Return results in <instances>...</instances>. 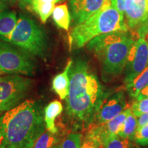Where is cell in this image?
<instances>
[{"mask_svg": "<svg viewBox=\"0 0 148 148\" xmlns=\"http://www.w3.org/2000/svg\"><path fill=\"white\" fill-rule=\"evenodd\" d=\"M69 75L65 114L73 130H88L95 121L107 91L84 59L73 60Z\"/></svg>", "mask_w": 148, "mask_h": 148, "instance_id": "cell-1", "label": "cell"}, {"mask_svg": "<svg viewBox=\"0 0 148 148\" xmlns=\"http://www.w3.org/2000/svg\"><path fill=\"white\" fill-rule=\"evenodd\" d=\"M44 108L26 100L0 117V148H32L45 131Z\"/></svg>", "mask_w": 148, "mask_h": 148, "instance_id": "cell-2", "label": "cell"}, {"mask_svg": "<svg viewBox=\"0 0 148 148\" xmlns=\"http://www.w3.org/2000/svg\"><path fill=\"white\" fill-rule=\"evenodd\" d=\"M136 40L132 33L118 31L99 35L86 44L100 61L103 80L109 82L123 71L129 51Z\"/></svg>", "mask_w": 148, "mask_h": 148, "instance_id": "cell-3", "label": "cell"}, {"mask_svg": "<svg viewBox=\"0 0 148 148\" xmlns=\"http://www.w3.org/2000/svg\"><path fill=\"white\" fill-rule=\"evenodd\" d=\"M127 30L124 15L112 6L110 0H106L97 12L74 27L69 36L70 46L78 49L99 35Z\"/></svg>", "mask_w": 148, "mask_h": 148, "instance_id": "cell-4", "label": "cell"}, {"mask_svg": "<svg viewBox=\"0 0 148 148\" xmlns=\"http://www.w3.org/2000/svg\"><path fill=\"white\" fill-rule=\"evenodd\" d=\"M9 42L32 56L42 59L47 56L48 39L45 31L25 14H20Z\"/></svg>", "mask_w": 148, "mask_h": 148, "instance_id": "cell-5", "label": "cell"}, {"mask_svg": "<svg viewBox=\"0 0 148 148\" xmlns=\"http://www.w3.org/2000/svg\"><path fill=\"white\" fill-rule=\"evenodd\" d=\"M32 56L10 42L0 40V76L34 75L36 64Z\"/></svg>", "mask_w": 148, "mask_h": 148, "instance_id": "cell-6", "label": "cell"}, {"mask_svg": "<svg viewBox=\"0 0 148 148\" xmlns=\"http://www.w3.org/2000/svg\"><path fill=\"white\" fill-rule=\"evenodd\" d=\"M32 84V79L21 75H1L0 112H7L22 103Z\"/></svg>", "mask_w": 148, "mask_h": 148, "instance_id": "cell-7", "label": "cell"}, {"mask_svg": "<svg viewBox=\"0 0 148 148\" xmlns=\"http://www.w3.org/2000/svg\"><path fill=\"white\" fill-rule=\"evenodd\" d=\"M148 65V42L145 35H140L135 40L128 56L125 66V86L132 82Z\"/></svg>", "mask_w": 148, "mask_h": 148, "instance_id": "cell-8", "label": "cell"}, {"mask_svg": "<svg viewBox=\"0 0 148 148\" xmlns=\"http://www.w3.org/2000/svg\"><path fill=\"white\" fill-rule=\"evenodd\" d=\"M129 107L123 92H107L92 124H104Z\"/></svg>", "mask_w": 148, "mask_h": 148, "instance_id": "cell-9", "label": "cell"}, {"mask_svg": "<svg viewBox=\"0 0 148 148\" xmlns=\"http://www.w3.org/2000/svg\"><path fill=\"white\" fill-rule=\"evenodd\" d=\"M106 0H70L69 7L73 25L82 23L100 9Z\"/></svg>", "mask_w": 148, "mask_h": 148, "instance_id": "cell-10", "label": "cell"}, {"mask_svg": "<svg viewBox=\"0 0 148 148\" xmlns=\"http://www.w3.org/2000/svg\"><path fill=\"white\" fill-rule=\"evenodd\" d=\"M148 12V0H127L124 19L128 28L134 29L145 21Z\"/></svg>", "mask_w": 148, "mask_h": 148, "instance_id": "cell-11", "label": "cell"}, {"mask_svg": "<svg viewBox=\"0 0 148 148\" xmlns=\"http://www.w3.org/2000/svg\"><path fill=\"white\" fill-rule=\"evenodd\" d=\"M18 18L14 11L6 9L0 12V40L10 42Z\"/></svg>", "mask_w": 148, "mask_h": 148, "instance_id": "cell-12", "label": "cell"}, {"mask_svg": "<svg viewBox=\"0 0 148 148\" xmlns=\"http://www.w3.org/2000/svg\"><path fill=\"white\" fill-rule=\"evenodd\" d=\"M73 63V60L70 59L62 73L53 77L52 81V89L61 99H65L69 93V70Z\"/></svg>", "mask_w": 148, "mask_h": 148, "instance_id": "cell-13", "label": "cell"}, {"mask_svg": "<svg viewBox=\"0 0 148 148\" xmlns=\"http://www.w3.org/2000/svg\"><path fill=\"white\" fill-rule=\"evenodd\" d=\"M63 110L60 101L55 100L51 101L44 109V120L47 130L53 134H57L58 129L55 125V121Z\"/></svg>", "mask_w": 148, "mask_h": 148, "instance_id": "cell-14", "label": "cell"}, {"mask_svg": "<svg viewBox=\"0 0 148 148\" xmlns=\"http://www.w3.org/2000/svg\"><path fill=\"white\" fill-rule=\"evenodd\" d=\"M53 21L57 25L64 30H69L71 16L66 3H62L55 6L52 14Z\"/></svg>", "mask_w": 148, "mask_h": 148, "instance_id": "cell-15", "label": "cell"}, {"mask_svg": "<svg viewBox=\"0 0 148 148\" xmlns=\"http://www.w3.org/2000/svg\"><path fill=\"white\" fill-rule=\"evenodd\" d=\"M147 86H148V65L139 75L135 77L132 82L125 86L129 95L136 98L140 90Z\"/></svg>", "mask_w": 148, "mask_h": 148, "instance_id": "cell-16", "label": "cell"}, {"mask_svg": "<svg viewBox=\"0 0 148 148\" xmlns=\"http://www.w3.org/2000/svg\"><path fill=\"white\" fill-rule=\"evenodd\" d=\"M54 8V2L42 0H34L31 5V9L39 16L42 23H45L47 18L52 14Z\"/></svg>", "mask_w": 148, "mask_h": 148, "instance_id": "cell-17", "label": "cell"}, {"mask_svg": "<svg viewBox=\"0 0 148 148\" xmlns=\"http://www.w3.org/2000/svg\"><path fill=\"white\" fill-rule=\"evenodd\" d=\"M80 148H104L101 138L93 127L90 126L82 138Z\"/></svg>", "mask_w": 148, "mask_h": 148, "instance_id": "cell-18", "label": "cell"}, {"mask_svg": "<svg viewBox=\"0 0 148 148\" xmlns=\"http://www.w3.org/2000/svg\"><path fill=\"white\" fill-rule=\"evenodd\" d=\"M136 129H137L136 116H135L134 114L131 112L125 119L124 123H123L118 135L121 137L127 138L129 139L134 140V134Z\"/></svg>", "mask_w": 148, "mask_h": 148, "instance_id": "cell-19", "label": "cell"}, {"mask_svg": "<svg viewBox=\"0 0 148 148\" xmlns=\"http://www.w3.org/2000/svg\"><path fill=\"white\" fill-rule=\"evenodd\" d=\"M56 134L48 130L45 131L37 138L32 148H51L58 142Z\"/></svg>", "mask_w": 148, "mask_h": 148, "instance_id": "cell-20", "label": "cell"}, {"mask_svg": "<svg viewBox=\"0 0 148 148\" xmlns=\"http://www.w3.org/2000/svg\"><path fill=\"white\" fill-rule=\"evenodd\" d=\"M104 148H134L132 140L114 135L107 138L104 142Z\"/></svg>", "mask_w": 148, "mask_h": 148, "instance_id": "cell-21", "label": "cell"}, {"mask_svg": "<svg viewBox=\"0 0 148 148\" xmlns=\"http://www.w3.org/2000/svg\"><path fill=\"white\" fill-rule=\"evenodd\" d=\"M82 138L81 133H70L60 144V148H80Z\"/></svg>", "mask_w": 148, "mask_h": 148, "instance_id": "cell-22", "label": "cell"}, {"mask_svg": "<svg viewBox=\"0 0 148 148\" xmlns=\"http://www.w3.org/2000/svg\"><path fill=\"white\" fill-rule=\"evenodd\" d=\"M134 140L139 145L148 146V123L136 129Z\"/></svg>", "mask_w": 148, "mask_h": 148, "instance_id": "cell-23", "label": "cell"}, {"mask_svg": "<svg viewBox=\"0 0 148 148\" xmlns=\"http://www.w3.org/2000/svg\"><path fill=\"white\" fill-rule=\"evenodd\" d=\"M131 110L136 117L142 114L148 112V97L134 101L131 106Z\"/></svg>", "mask_w": 148, "mask_h": 148, "instance_id": "cell-24", "label": "cell"}, {"mask_svg": "<svg viewBox=\"0 0 148 148\" xmlns=\"http://www.w3.org/2000/svg\"><path fill=\"white\" fill-rule=\"evenodd\" d=\"M126 1L127 0H110L112 6L116 8L120 13L123 14V15H124Z\"/></svg>", "mask_w": 148, "mask_h": 148, "instance_id": "cell-25", "label": "cell"}, {"mask_svg": "<svg viewBox=\"0 0 148 148\" xmlns=\"http://www.w3.org/2000/svg\"><path fill=\"white\" fill-rule=\"evenodd\" d=\"M148 123V112L142 114L138 116L137 119V128Z\"/></svg>", "mask_w": 148, "mask_h": 148, "instance_id": "cell-26", "label": "cell"}, {"mask_svg": "<svg viewBox=\"0 0 148 148\" xmlns=\"http://www.w3.org/2000/svg\"><path fill=\"white\" fill-rule=\"evenodd\" d=\"M148 97V86H145V88H143L138 93L137 97H136V100H139V99H144V98Z\"/></svg>", "mask_w": 148, "mask_h": 148, "instance_id": "cell-27", "label": "cell"}, {"mask_svg": "<svg viewBox=\"0 0 148 148\" xmlns=\"http://www.w3.org/2000/svg\"><path fill=\"white\" fill-rule=\"evenodd\" d=\"M15 3L16 0H0V6L8 8L10 5H13Z\"/></svg>", "mask_w": 148, "mask_h": 148, "instance_id": "cell-28", "label": "cell"}, {"mask_svg": "<svg viewBox=\"0 0 148 148\" xmlns=\"http://www.w3.org/2000/svg\"><path fill=\"white\" fill-rule=\"evenodd\" d=\"M34 0H20V6L21 8H28L31 9V5Z\"/></svg>", "mask_w": 148, "mask_h": 148, "instance_id": "cell-29", "label": "cell"}, {"mask_svg": "<svg viewBox=\"0 0 148 148\" xmlns=\"http://www.w3.org/2000/svg\"><path fill=\"white\" fill-rule=\"evenodd\" d=\"M42 1H52V2L56 3H58L60 2L61 1H63V0H42Z\"/></svg>", "mask_w": 148, "mask_h": 148, "instance_id": "cell-30", "label": "cell"}, {"mask_svg": "<svg viewBox=\"0 0 148 148\" xmlns=\"http://www.w3.org/2000/svg\"><path fill=\"white\" fill-rule=\"evenodd\" d=\"M143 23H147L148 24V12H147V16H146V18L145 19V21H144V22ZM142 23V24H143Z\"/></svg>", "mask_w": 148, "mask_h": 148, "instance_id": "cell-31", "label": "cell"}, {"mask_svg": "<svg viewBox=\"0 0 148 148\" xmlns=\"http://www.w3.org/2000/svg\"><path fill=\"white\" fill-rule=\"evenodd\" d=\"M51 148H60V145H58V144H56V145H53Z\"/></svg>", "mask_w": 148, "mask_h": 148, "instance_id": "cell-32", "label": "cell"}, {"mask_svg": "<svg viewBox=\"0 0 148 148\" xmlns=\"http://www.w3.org/2000/svg\"><path fill=\"white\" fill-rule=\"evenodd\" d=\"M145 38H146V40H147V42H148V29H147V34H146Z\"/></svg>", "mask_w": 148, "mask_h": 148, "instance_id": "cell-33", "label": "cell"}, {"mask_svg": "<svg viewBox=\"0 0 148 148\" xmlns=\"http://www.w3.org/2000/svg\"><path fill=\"white\" fill-rule=\"evenodd\" d=\"M19 1H20V0H19Z\"/></svg>", "mask_w": 148, "mask_h": 148, "instance_id": "cell-34", "label": "cell"}]
</instances>
